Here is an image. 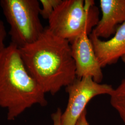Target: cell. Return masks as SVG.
Here are the masks:
<instances>
[{
  "mask_svg": "<svg viewBox=\"0 0 125 125\" xmlns=\"http://www.w3.org/2000/svg\"><path fill=\"white\" fill-rule=\"evenodd\" d=\"M20 50L28 71L45 94L54 95L76 80L70 42L47 27L37 40Z\"/></svg>",
  "mask_w": 125,
  "mask_h": 125,
  "instance_id": "6da1fadb",
  "label": "cell"
},
{
  "mask_svg": "<svg viewBox=\"0 0 125 125\" xmlns=\"http://www.w3.org/2000/svg\"><path fill=\"white\" fill-rule=\"evenodd\" d=\"M45 93L28 71L20 49L10 43L0 55V107L13 121L27 109L47 105Z\"/></svg>",
  "mask_w": 125,
  "mask_h": 125,
  "instance_id": "7a4b0ae2",
  "label": "cell"
},
{
  "mask_svg": "<svg viewBox=\"0 0 125 125\" xmlns=\"http://www.w3.org/2000/svg\"><path fill=\"white\" fill-rule=\"evenodd\" d=\"M99 11L92 0H62L48 20L56 36L70 43L83 33L90 34L99 21Z\"/></svg>",
  "mask_w": 125,
  "mask_h": 125,
  "instance_id": "3957f363",
  "label": "cell"
},
{
  "mask_svg": "<svg viewBox=\"0 0 125 125\" xmlns=\"http://www.w3.org/2000/svg\"><path fill=\"white\" fill-rule=\"evenodd\" d=\"M0 6L9 24L11 43L19 49L31 44L44 31L37 0H1Z\"/></svg>",
  "mask_w": 125,
  "mask_h": 125,
  "instance_id": "277c9868",
  "label": "cell"
},
{
  "mask_svg": "<svg viewBox=\"0 0 125 125\" xmlns=\"http://www.w3.org/2000/svg\"><path fill=\"white\" fill-rule=\"evenodd\" d=\"M114 89L111 85L98 83L90 76L76 78L65 89L69 99L66 108L62 114V125H75L92 99L99 95H110Z\"/></svg>",
  "mask_w": 125,
  "mask_h": 125,
  "instance_id": "5b68a950",
  "label": "cell"
},
{
  "mask_svg": "<svg viewBox=\"0 0 125 125\" xmlns=\"http://www.w3.org/2000/svg\"><path fill=\"white\" fill-rule=\"evenodd\" d=\"M70 44L76 78L90 76L95 82L101 83L103 77L102 67L95 53L89 34L84 32Z\"/></svg>",
  "mask_w": 125,
  "mask_h": 125,
  "instance_id": "8992f818",
  "label": "cell"
},
{
  "mask_svg": "<svg viewBox=\"0 0 125 125\" xmlns=\"http://www.w3.org/2000/svg\"><path fill=\"white\" fill-rule=\"evenodd\" d=\"M89 37L102 68L116 63L125 55V21L118 27L110 40H101L92 32Z\"/></svg>",
  "mask_w": 125,
  "mask_h": 125,
  "instance_id": "52a82bcc",
  "label": "cell"
},
{
  "mask_svg": "<svg viewBox=\"0 0 125 125\" xmlns=\"http://www.w3.org/2000/svg\"><path fill=\"white\" fill-rule=\"evenodd\" d=\"M100 5L102 17L91 32L99 38L107 39L125 21V0H100Z\"/></svg>",
  "mask_w": 125,
  "mask_h": 125,
  "instance_id": "ba28073f",
  "label": "cell"
},
{
  "mask_svg": "<svg viewBox=\"0 0 125 125\" xmlns=\"http://www.w3.org/2000/svg\"><path fill=\"white\" fill-rule=\"evenodd\" d=\"M110 103L125 124V79L110 95Z\"/></svg>",
  "mask_w": 125,
  "mask_h": 125,
  "instance_id": "9c48e42d",
  "label": "cell"
},
{
  "mask_svg": "<svg viewBox=\"0 0 125 125\" xmlns=\"http://www.w3.org/2000/svg\"><path fill=\"white\" fill-rule=\"evenodd\" d=\"M62 0H40L42 5L40 8V15L45 19L49 20L54 11L60 4Z\"/></svg>",
  "mask_w": 125,
  "mask_h": 125,
  "instance_id": "30bf717a",
  "label": "cell"
},
{
  "mask_svg": "<svg viewBox=\"0 0 125 125\" xmlns=\"http://www.w3.org/2000/svg\"><path fill=\"white\" fill-rule=\"evenodd\" d=\"M7 35V33L4 24L1 20H0V55L6 47L5 44V41Z\"/></svg>",
  "mask_w": 125,
  "mask_h": 125,
  "instance_id": "8fae6325",
  "label": "cell"
},
{
  "mask_svg": "<svg viewBox=\"0 0 125 125\" xmlns=\"http://www.w3.org/2000/svg\"><path fill=\"white\" fill-rule=\"evenodd\" d=\"M62 112L60 108H58L56 111L52 114V119L53 121V125H62L61 116Z\"/></svg>",
  "mask_w": 125,
  "mask_h": 125,
  "instance_id": "7c38bea8",
  "label": "cell"
},
{
  "mask_svg": "<svg viewBox=\"0 0 125 125\" xmlns=\"http://www.w3.org/2000/svg\"><path fill=\"white\" fill-rule=\"evenodd\" d=\"M87 109L82 114L76 121L75 125H89L87 119Z\"/></svg>",
  "mask_w": 125,
  "mask_h": 125,
  "instance_id": "4fadbf2b",
  "label": "cell"
},
{
  "mask_svg": "<svg viewBox=\"0 0 125 125\" xmlns=\"http://www.w3.org/2000/svg\"><path fill=\"white\" fill-rule=\"evenodd\" d=\"M121 59H122V60L123 61V62H124V63L125 64V55H124L122 58H121Z\"/></svg>",
  "mask_w": 125,
  "mask_h": 125,
  "instance_id": "5bb4252c",
  "label": "cell"
}]
</instances>
